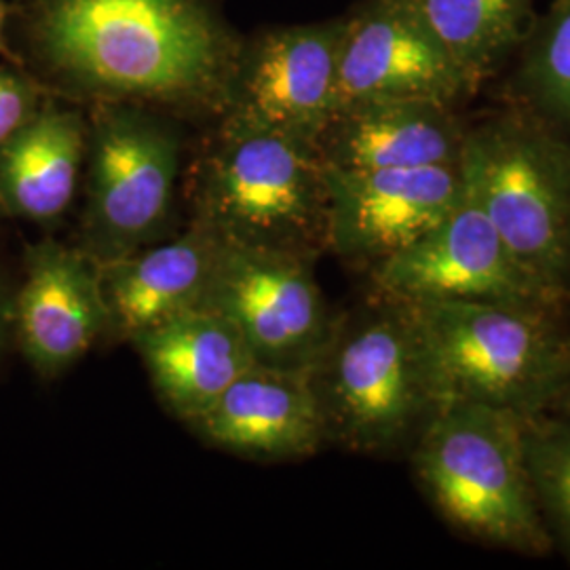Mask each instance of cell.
<instances>
[{
    "mask_svg": "<svg viewBox=\"0 0 570 570\" xmlns=\"http://www.w3.org/2000/svg\"><path fill=\"white\" fill-rule=\"evenodd\" d=\"M21 68L94 102L225 110L242 41L212 0H21Z\"/></svg>",
    "mask_w": 570,
    "mask_h": 570,
    "instance_id": "cell-1",
    "label": "cell"
},
{
    "mask_svg": "<svg viewBox=\"0 0 570 570\" xmlns=\"http://www.w3.org/2000/svg\"><path fill=\"white\" fill-rule=\"evenodd\" d=\"M404 305L423 346L433 410L463 402L534 416L570 383V341L550 308L489 301Z\"/></svg>",
    "mask_w": 570,
    "mask_h": 570,
    "instance_id": "cell-2",
    "label": "cell"
},
{
    "mask_svg": "<svg viewBox=\"0 0 570 570\" xmlns=\"http://www.w3.org/2000/svg\"><path fill=\"white\" fill-rule=\"evenodd\" d=\"M527 419L484 404L438 406L414 450L416 478L452 527L499 548L550 550L530 478Z\"/></svg>",
    "mask_w": 570,
    "mask_h": 570,
    "instance_id": "cell-3",
    "label": "cell"
},
{
    "mask_svg": "<svg viewBox=\"0 0 570 570\" xmlns=\"http://www.w3.org/2000/svg\"><path fill=\"white\" fill-rule=\"evenodd\" d=\"M197 220L225 244L313 258L327 245L326 164L317 146L223 117L202 165Z\"/></svg>",
    "mask_w": 570,
    "mask_h": 570,
    "instance_id": "cell-4",
    "label": "cell"
},
{
    "mask_svg": "<svg viewBox=\"0 0 570 570\" xmlns=\"http://www.w3.org/2000/svg\"><path fill=\"white\" fill-rule=\"evenodd\" d=\"M311 374L327 442L346 449L385 452L433 412L421 338L400 301L381 296V305L355 324H338Z\"/></svg>",
    "mask_w": 570,
    "mask_h": 570,
    "instance_id": "cell-5",
    "label": "cell"
},
{
    "mask_svg": "<svg viewBox=\"0 0 570 570\" xmlns=\"http://www.w3.org/2000/svg\"><path fill=\"white\" fill-rule=\"evenodd\" d=\"M463 176L513 258L556 296L570 277V148L520 119L468 134Z\"/></svg>",
    "mask_w": 570,
    "mask_h": 570,
    "instance_id": "cell-6",
    "label": "cell"
},
{
    "mask_svg": "<svg viewBox=\"0 0 570 570\" xmlns=\"http://www.w3.org/2000/svg\"><path fill=\"white\" fill-rule=\"evenodd\" d=\"M81 247L98 263L157 244L183 164L178 129L138 104L94 102Z\"/></svg>",
    "mask_w": 570,
    "mask_h": 570,
    "instance_id": "cell-7",
    "label": "cell"
},
{
    "mask_svg": "<svg viewBox=\"0 0 570 570\" xmlns=\"http://www.w3.org/2000/svg\"><path fill=\"white\" fill-rule=\"evenodd\" d=\"M204 308L242 332L256 364L285 370L313 372L338 327L311 258L249 245L220 242Z\"/></svg>",
    "mask_w": 570,
    "mask_h": 570,
    "instance_id": "cell-8",
    "label": "cell"
},
{
    "mask_svg": "<svg viewBox=\"0 0 570 570\" xmlns=\"http://www.w3.org/2000/svg\"><path fill=\"white\" fill-rule=\"evenodd\" d=\"M372 279L383 298L402 303L489 301L551 311L560 298L513 258L465 176L449 216L372 266Z\"/></svg>",
    "mask_w": 570,
    "mask_h": 570,
    "instance_id": "cell-9",
    "label": "cell"
},
{
    "mask_svg": "<svg viewBox=\"0 0 570 570\" xmlns=\"http://www.w3.org/2000/svg\"><path fill=\"white\" fill-rule=\"evenodd\" d=\"M343 28L287 26L242 42L223 115L317 146L338 108Z\"/></svg>",
    "mask_w": 570,
    "mask_h": 570,
    "instance_id": "cell-10",
    "label": "cell"
},
{
    "mask_svg": "<svg viewBox=\"0 0 570 570\" xmlns=\"http://www.w3.org/2000/svg\"><path fill=\"white\" fill-rule=\"evenodd\" d=\"M327 247L372 266L440 225L463 193L461 164L412 169L326 165Z\"/></svg>",
    "mask_w": 570,
    "mask_h": 570,
    "instance_id": "cell-11",
    "label": "cell"
},
{
    "mask_svg": "<svg viewBox=\"0 0 570 570\" xmlns=\"http://www.w3.org/2000/svg\"><path fill=\"white\" fill-rule=\"evenodd\" d=\"M100 263L81 245L53 239L23 249V277L16 289L13 345L42 381L63 372L108 338Z\"/></svg>",
    "mask_w": 570,
    "mask_h": 570,
    "instance_id": "cell-12",
    "label": "cell"
},
{
    "mask_svg": "<svg viewBox=\"0 0 570 570\" xmlns=\"http://www.w3.org/2000/svg\"><path fill=\"white\" fill-rule=\"evenodd\" d=\"M475 85L400 0H366L343 28L338 108L374 100L452 104Z\"/></svg>",
    "mask_w": 570,
    "mask_h": 570,
    "instance_id": "cell-13",
    "label": "cell"
},
{
    "mask_svg": "<svg viewBox=\"0 0 570 570\" xmlns=\"http://www.w3.org/2000/svg\"><path fill=\"white\" fill-rule=\"evenodd\" d=\"M188 428L216 449L273 461L315 454L327 442L311 370L254 364Z\"/></svg>",
    "mask_w": 570,
    "mask_h": 570,
    "instance_id": "cell-14",
    "label": "cell"
},
{
    "mask_svg": "<svg viewBox=\"0 0 570 570\" xmlns=\"http://www.w3.org/2000/svg\"><path fill=\"white\" fill-rule=\"evenodd\" d=\"M220 239L195 220L165 244L100 263L108 336H136L186 311L202 308L218 261Z\"/></svg>",
    "mask_w": 570,
    "mask_h": 570,
    "instance_id": "cell-15",
    "label": "cell"
},
{
    "mask_svg": "<svg viewBox=\"0 0 570 570\" xmlns=\"http://www.w3.org/2000/svg\"><path fill=\"white\" fill-rule=\"evenodd\" d=\"M465 140L449 104L374 100L341 108L317 150L338 169H412L461 164Z\"/></svg>",
    "mask_w": 570,
    "mask_h": 570,
    "instance_id": "cell-16",
    "label": "cell"
},
{
    "mask_svg": "<svg viewBox=\"0 0 570 570\" xmlns=\"http://www.w3.org/2000/svg\"><path fill=\"white\" fill-rule=\"evenodd\" d=\"M164 406L190 425L256 364L242 332L212 308H193L136 336Z\"/></svg>",
    "mask_w": 570,
    "mask_h": 570,
    "instance_id": "cell-17",
    "label": "cell"
},
{
    "mask_svg": "<svg viewBox=\"0 0 570 570\" xmlns=\"http://www.w3.org/2000/svg\"><path fill=\"white\" fill-rule=\"evenodd\" d=\"M89 125L79 110L45 98L0 148V214L35 225L63 218L77 197Z\"/></svg>",
    "mask_w": 570,
    "mask_h": 570,
    "instance_id": "cell-18",
    "label": "cell"
},
{
    "mask_svg": "<svg viewBox=\"0 0 570 570\" xmlns=\"http://www.w3.org/2000/svg\"><path fill=\"white\" fill-rule=\"evenodd\" d=\"M475 87L527 32L532 0H400Z\"/></svg>",
    "mask_w": 570,
    "mask_h": 570,
    "instance_id": "cell-19",
    "label": "cell"
},
{
    "mask_svg": "<svg viewBox=\"0 0 570 570\" xmlns=\"http://www.w3.org/2000/svg\"><path fill=\"white\" fill-rule=\"evenodd\" d=\"M522 85L541 110L570 129V0H553L532 26Z\"/></svg>",
    "mask_w": 570,
    "mask_h": 570,
    "instance_id": "cell-20",
    "label": "cell"
},
{
    "mask_svg": "<svg viewBox=\"0 0 570 570\" xmlns=\"http://www.w3.org/2000/svg\"><path fill=\"white\" fill-rule=\"evenodd\" d=\"M530 478L541 513L570 551V419L537 423L527 419Z\"/></svg>",
    "mask_w": 570,
    "mask_h": 570,
    "instance_id": "cell-21",
    "label": "cell"
},
{
    "mask_svg": "<svg viewBox=\"0 0 570 570\" xmlns=\"http://www.w3.org/2000/svg\"><path fill=\"white\" fill-rule=\"evenodd\" d=\"M45 98V87L35 75L16 63H0V148L37 115Z\"/></svg>",
    "mask_w": 570,
    "mask_h": 570,
    "instance_id": "cell-22",
    "label": "cell"
},
{
    "mask_svg": "<svg viewBox=\"0 0 570 570\" xmlns=\"http://www.w3.org/2000/svg\"><path fill=\"white\" fill-rule=\"evenodd\" d=\"M18 284L11 273L0 265V362L7 348L13 345V313H16Z\"/></svg>",
    "mask_w": 570,
    "mask_h": 570,
    "instance_id": "cell-23",
    "label": "cell"
},
{
    "mask_svg": "<svg viewBox=\"0 0 570 570\" xmlns=\"http://www.w3.org/2000/svg\"><path fill=\"white\" fill-rule=\"evenodd\" d=\"M11 16H13V7H9L7 2L0 0V56L7 58L11 63H16V66H21L18 51L7 41V28H9Z\"/></svg>",
    "mask_w": 570,
    "mask_h": 570,
    "instance_id": "cell-24",
    "label": "cell"
},
{
    "mask_svg": "<svg viewBox=\"0 0 570 570\" xmlns=\"http://www.w3.org/2000/svg\"><path fill=\"white\" fill-rule=\"evenodd\" d=\"M560 397H562V406H564V410L570 412V383L567 385V389L562 391V395H560Z\"/></svg>",
    "mask_w": 570,
    "mask_h": 570,
    "instance_id": "cell-25",
    "label": "cell"
}]
</instances>
